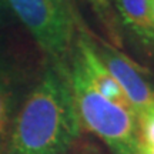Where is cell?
Returning <instances> with one entry per match:
<instances>
[{"label": "cell", "mask_w": 154, "mask_h": 154, "mask_svg": "<svg viewBox=\"0 0 154 154\" xmlns=\"http://www.w3.org/2000/svg\"><path fill=\"white\" fill-rule=\"evenodd\" d=\"M79 128L69 69L51 63L24 100L6 154H70Z\"/></svg>", "instance_id": "6da1fadb"}, {"label": "cell", "mask_w": 154, "mask_h": 154, "mask_svg": "<svg viewBox=\"0 0 154 154\" xmlns=\"http://www.w3.org/2000/svg\"><path fill=\"white\" fill-rule=\"evenodd\" d=\"M69 83L79 124L99 137L113 154H141L137 116L99 93L73 56Z\"/></svg>", "instance_id": "7a4b0ae2"}, {"label": "cell", "mask_w": 154, "mask_h": 154, "mask_svg": "<svg viewBox=\"0 0 154 154\" xmlns=\"http://www.w3.org/2000/svg\"><path fill=\"white\" fill-rule=\"evenodd\" d=\"M33 36L51 63L66 66L74 37V19L67 0H3Z\"/></svg>", "instance_id": "3957f363"}, {"label": "cell", "mask_w": 154, "mask_h": 154, "mask_svg": "<svg viewBox=\"0 0 154 154\" xmlns=\"http://www.w3.org/2000/svg\"><path fill=\"white\" fill-rule=\"evenodd\" d=\"M97 51L107 70L124 93L136 116L154 104V90L137 64H134L127 56L121 54L119 50L109 44L97 47Z\"/></svg>", "instance_id": "277c9868"}, {"label": "cell", "mask_w": 154, "mask_h": 154, "mask_svg": "<svg viewBox=\"0 0 154 154\" xmlns=\"http://www.w3.org/2000/svg\"><path fill=\"white\" fill-rule=\"evenodd\" d=\"M74 57L79 60L83 72L86 73L87 79L99 93H101L106 99H109L116 104L133 110L114 77L110 74L103 60L100 59L97 46L84 33H80L77 38V49Z\"/></svg>", "instance_id": "5b68a950"}, {"label": "cell", "mask_w": 154, "mask_h": 154, "mask_svg": "<svg viewBox=\"0 0 154 154\" xmlns=\"http://www.w3.org/2000/svg\"><path fill=\"white\" fill-rule=\"evenodd\" d=\"M124 27L141 44L154 47V24L150 16L149 0H113Z\"/></svg>", "instance_id": "8992f818"}, {"label": "cell", "mask_w": 154, "mask_h": 154, "mask_svg": "<svg viewBox=\"0 0 154 154\" xmlns=\"http://www.w3.org/2000/svg\"><path fill=\"white\" fill-rule=\"evenodd\" d=\"M11 84H13V79L0 77V134L5 130L7 120H9V114L13 107L14 94H13Z\"/></svg>", "instance_id": "52a82bcc"}, {"label": "cell", "mask_w": 154, "mask_h": 154, "mask_svg": "<svg viewBox=\"0 0 154 154\" xmlns=\"http://www.w3.org/2000/svg\"><path fill=\"white\" fill-rule=\"evenodd\" d=\"M141 147H154V104L137 116Z\"/></svg>", "instance_id": "ba28073f"}, {"label": "cell", "mask_w": 154, "mask_h": 154, "mask_svg": "<svg viewBox=\"0 0 154 154\" xmlns=\"http://www.w3.org/2000/svg\"><path fill=\"white\" fill-rule=\"evenodd\" d=\"M87 3L91 6L100 22H109L113 17L111 0H87Z\"/></svg>", "instance_id": "9c48e42d"}, {"label": "cell", "mask_w": 154, "mask_h": 154, "mask_svg": "<svg viewBox=\"0 0 154 154\" xmlns=\"http://www.w3.org/2000/svg\"><path fill=\"white\" fill-rule=\"evenodd\" d=\"M0 77H14V61L5 47L0 46Z\"/></svg>", "instance_id": "30bf717a"}, {"label": "cell", "mask_w": 154, "mask_h": 154, "mask_svg": "<svg viewBox=\"0 0 154 154\" xmlns=\"http://www.w3.org/2000/svg\"><path fill=\"white\" fill-rule=\"evenodd\" d=\"M5 22V3L3 0H0V26Z\"/></svg>", "instance_id": "8fae6325"}, {"label": "cell", "mask_w": 154, "mask_h": 154, "mask_svg": "<svg viewBox=\"0 0 154 154\" xmlns=\"http://www.w3.org/2000/svg\"><path fill=\"white\" fill-rule=\"evenodd\" d=\"M149 9H150V16H151V20H153L154 24V0H149Z\"/></svg>", "instance_id": "7c38bea8"}, {"label": "cell", "mask_w": 154, "mask_h": 154, "mask_svg": "<svg viewBox=\"0 0 154 154\" xmlns=\"http://www.w3.org/2000/svg\"><path fill=\"white\" fill-rule=\"evenodd\" d=\"M84 154H86V153H84Z\"/></svg>", "instance_id": "4fadbf2b"}]
</instances>
